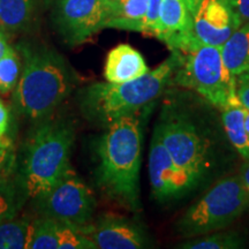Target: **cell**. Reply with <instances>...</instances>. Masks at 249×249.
<instances>
[{
  "label": "cell",
  "instance_id": "obj_1",
  "mask_svg": "<svg viewBox=\"0 0 249 249\" xmlns=\"http://www.w3.org/2000/svg\"><path fill=\"white\" fill-rule=\"evenodd\" d=\"M154 107L155 103L113 121L105 128L98 142L96 169L98 186L112 200L134 213L141 209L140 170L143 135Z\"/></svg>",
  "mask_w": 249,
  "mask_h": 249
},
{
  "label": "cell",
  "instance_id": "obj_2",
  "mask_svg": "<svg viewBox=\"0 0 249 249\" xmlns=\"http://www.w3.org/2000/svg\"><path fill=\"white\" fill-rule=\"evenodd\" d=\"M181 62L182 53L171 51L161 64L139 79L123 83H91L80 90V110L90 123L107 128L121 117L154 104L172 86L173 75Z\"/></svg>",
  "mask_w": 249,
  "mask_h": 249
},
{
  "label": "cell",
  "instance_id": "obj_3",
  "mask_svg": "<svg viewBox=\"0 0 249 249\" xmlns=\"http://www.w3.org/2000/svg\"><path fill=\"white\" fill-rule=\"evenodd\" d=\"M22 70L12 97L21 116L40 123L60 107L71 91L75 77L65 59L45 46L20 48Z\"/></svg>",
  "mask_w": 249,
  "mask_h": 249
},
{
  "label": "cell",
  "instance_id": "obj_4",
  "mask_svg": "<svg viewBox=\"0 0 249 249\" xmlns=\"http://www.w3.org/2000/svg\"><path fill=\"white\" fill-rule=\"evenodd\" d=\"M74 141L75 130L70 121H40L28 139L15 180L24 200L45 192L66 172Z\"/></svg>",
  "mask_w": 249,
  "mask_h": 249
},
{
  "label": "cell",
  "instance_id": "obj_5",
  "mask_svg": "<svg viewBox=\"0 0 249 249\" xmlns=\"http://www.w3.org/2000/svg\"><path fill=\"white\" fill-rule=\"evenodd\" d=\"M203 124L185 107L169 102L161 108L155 127L173 160L192 173L200 185L217 166L216 145Z\"/></svg>",
  "mask_w": 249,
  "mask_h": 249
},
{
  "label": "cell",
  "instance_id": "obj_6",
  "mask_svg": "<svg viewBox=\"0 0 249 249\" xmlns=\"http://www.w3.org/2000/svg\"><path fill=\"white\" fill-rule=\"evenodd\" d=\"M249 208V197L238 176L227 177L211 187L180 217L176 230L183 238H193L224 230Z\"/></svg>",
  "mask_w": 249,
  "mask_h": 249
},
{
  "label": "cell",
  "instance_id": "obj_7",
  "mask_svg": "<svg viewBox=\"0 0 249 249\" xmlns=\"http://www.w3.org/2000/svg\"><path fill=\"white\" fill-rule=\"evenodd\" d=\"M172 85L194 90L210 105L222 108L236 89V77L225 66L222 48L197 42L182 53Z\"/></svg>",
  "mask_w": 249,
  "mask_h": 249
},
{
  "label": "cell",
  "instance_id": "obj_8",
  "mask_svg": "<svg viewBox=\"0 0 249 249\" xmlns=\"http://www.w3.org/2000/svg\"><path fill=\"white\" fill-rule=\"evenodd\" d=\"M33 202L39 216L80 230L92 222L97 205L92 191L77 176L71 165L57 182L34 197Z\"/></svg>",
  "mask_w": 249,
  "mask_h": 249
},
{
  "label": "cell",
  "instance_id": "obj_9",
  "mask_svg": "<svg viewBox=\"0 0 249 249\" xmlns=\"http://www.w3.org/2000/svg\"><path fill=\"white\" fill-rule=\"evenodd\" d=\"M149 178L152 197L160 203L181 200L200 186L192 173L173 160L156 129L149 149Z\"/></svg>",
  "mask_w": 249,
  "mask_h": 249
},
{
  "label": "cell",
  "instance_id": "obj_10",
  "mask_svg": "<svg viewBox=\"0 0 249 249\" xmlns=\"http://www.w3.org/2000/svg\"><path fill=\"white\" fill-rule=\"evenodd\" d=\"M111 0H57L53 23L65 43L77 45L104 29Z\"/></svg>",
  "mask_w": 249,
  "mask_h": 249
},
{
  "label": "cell",
  "instance_id": "obj_11",
  "mask_svg": "<svg viewBox=\"0 0 249 249\" xmlns=\"http://www.w3.org/2000/svg\"><path fill=\"white\" fill-rule=\"evenodd\" d=\"M82 232L97 249H143L151 247V238L141 224L114 213H105L83 227Z\"/></svg>",
  "mask_w": 249,
  "mask_h": 249
},
{
  "label": "cell",
  "instance_id": "obj_12",
  "mask_svg": "<svg viewBox=\"0 0 249 249\" xmlns=\"http://www.w3.org/2000/svg\"><path fill=\"white\" fill-rule=\"evenodd\" d=\"M193 22L198 42L219 48L244 24L230 0H203L193 15Z\"/></svg>",
  "mask_w": 249,
  "mask_h": 249
},
{
  "label": "cell",
  "instance_id": "obj_13",
  "mask_svg": "<svg viewBox=\"0 0 249 249\" xmlns=\"http://www.w3.org/2000/svg\"><path fill=\"white\" fill-rule=\"evenodd\" d=\"M154 37L170 51L183 53L198 42L194 35L193 14L183 0H161Z\"/></svg>",
  "mask_w": 249,
  "mask_h": 249
},
{
  "label": "cell",
  "instance_id": "obj_14",
  "mask_svg": "<svg viewBox=\"0 0 249 249\" xmlns=\"http://www.w3.org/2000/svg\"><path fill=\"white\" fill-rule=\"evenodd\" d=\"M149 71L141 52L129 44H119L107 55L104 77L107 82L123 83L139 79Z\"/></svg>",
  "mask_w": 249,
  "mask_h": 249
},
{
  "label": "cell",
  "instance_id": "obj_15",
  "mask_svg": "<svg viewBox=\"0 0 249 249\" xmlns=\"http://www.w3.org/2000/svg\"><path fill=\"white\" fill-rule=\"evenodd\" d=\"M220 110L223 127L230 143L245 160H249V139L245 127L244 105L239 99L236 89Z\"/></svg>",
  "mask_w": 249,
  "mask_h": 249
},
{
  "label": "cell",
  "instance_id": "obj_16",
  "mask_svg": "<svg viewBox=\"0 0 249 249\" xmlns=\"http://www.w3.org/2000/svg\"><path fill=\"white\" fill-rule=\"evenodd\" d=\"M149 0H111V12L105 28L142 33Z\"/></svg>",
  "mask_w": 249,
  "mask_h": 249
},
{
  "label": "cell",
  "instance_id": "obj_17",
  "mask_svg": "<svg viewBox=\"0 0 249 249\" xmlns=\"http://www.w3.org/2000/svg\"><path fill=\"white\" fill-rule=\"evenodd\" d=\"M223 60L234 77L249 73V22L232 34L222 46Z\"/></svg>",
  "mask_w": 249,
  "mask_h": 249
},
{
  "label": "cell",
  "instance_id": "obj_18",
  "mask_svg": "<svg viewBox=\"0 0 249 249\" xmlns=\"http://www.w3.org/2000/svg\"><path fill=\"white\" fill-rule=\"evenodd\" d=\"M36 0H0V29L15 34L26 29L35 13Z\"/></svg>",
  "mask_w": 249,
  "mask_h": 249
},
{
  "label": "cell",
  "instance_id": "obj_19",
  "mask_svg": "<svg viewBox=\"0 0 249 249\" xmlns=\"http://www.w3.org/2000/svg\"><path fill=\"white\" fill-rule=\"evenodd\" d=\"M246 246V238L236 231H213L180 242L182 249H240Z\"/></svg>",
  "mask_w": 249,
  "mask_h": 249
},
{
  "label": "cell",
  "instance_id": "obj_20",
  "mask_svg": "<svg viewBox=\"0 0 249 249\" xmlns=\"http://www.w3.org/2000/svg\"><path fill=\"white\" fill-rule=\"evenodd\" d=\"M30 226L28 219L17 218L0 223V249H27Z\"/></svg>",
  "mask_w": 249,
  "mask_h": 249
},
{
  "label": "cell",
  "instance_id": "obj_21",
  "mask_svg": "<svg viewBox=\"0 0 249 249\" xmlns=\"http://www.w3.org/2000/svg\"><path fill=\"white\" fill-rule=\"evenodd\" d=\"M27 249H58L57 220L42 216L33 220Z\"/></svg>",
  "mask_w": 249,
  "mask_h": 249
},
{
  "label": "cell",
  "instance_id": "obj_22",
  "mask_svg": "<svg viewBox=\"0 0 249 249\" xmlns=\"http://www.w3.org/2000/svg\"><path fill=\"white\" fill-rule=\"evenodd\" d=\"M22 60L17 50L8 46L7 51L0 58V93H13L20 79Z\"/></svg>",
  "mask_w": 249,
  "mask_h": 249
},
{
  "label": "cell",
  "instance_id": "obj_23",
  "mask_svg": "<svg viewBox=\"0 0 249 249\" xmlns=\"http://www.w3.org/2000/svg\"><path fill=\"white\" fill-rule=\"evenodd\" d=\"M23 200V196L15 180H12V177L0 181V223L15 218Z\"/></svg>",
  "mask_w": 249,
  "mask_h": 249
},
{
  "label": "cell",
  "instance_id": "obj_24",
  "mask_svg": "<svg viewBox=\"0 0 249 249\" xmlns=\"http://www.w3.org/2000/svg\"><path fill=\"white\" fill-rule=\"evenodd\" d=\"M58 249H97L89 236L82 230L68 224L57 222Z\"/></svg>",
  "mask_w": 249,
  "mask_h": 249
},
{
  "label": "cell",
  "instance_id": "obj_25",
  "mask_svg": "<svg viewBox=\"0 0 249 249\" xmlns=\"http://www.w3.org/2000/svg\"><path fill=\"white\" fill-rule=\"evenodd\" d=\"M12 114L7 105L0 99V149H11Z\"/></svg>",
  "mask_w": 249,
  "mask_h": 249
},
{
  "label": "cell",
  "instance_id": "obj_26",
  "mask_svg": "<svg viewBox=\"0 0 249 249\" xmlns=\"http://www.w3.org/2000/svg\"><path fill=\"white\" fill-rule=\"evenodd\" d=\"M161 0H149V8L143 20V34L154 36L156 27H157L158 18H160Z\"/></svg>",
  "mask_w": 249,
  "mask_h": 249
},
{
  "label": "cell",
  "instance_id": "obj_27",
  "mask_svg": "<svg viewBox=\"0 0 249 249\" xmlns=\"http://www.w3.org/2000/svg\"><path fill=\"white\" fill-rule=\"evenodd\" d=\"M14 164L15 157L11 149H0V181L11 178Z\"/></svg>",
  "mask_w": 249,
  "mask_h": 249
},
{
  "label": "cell",
  "instance_id": "obj_28",
  "mask_svg": "<svg viewBox=\"0 0 249 249\" xmlns=\"http://www.w3.org/2000/svg\"><path fill=\"white\" fill-rule=\"evenodd\" d=\"M236 92L242 105L249 107V73L236 77Z\"/></svg>",
  "mask_w": 249,
  "mask_h": 249
},
{
  "label": "cell",
  "instance_id": "obj_29",
  "mask_svg": "<svg viewBox=\"0 0 249 249\" xmlns=\"http://www.w3.org/2000/svg\"><path fill=\"white\" fill-rule=\"evenodd\" d=\"M242 22H249V0H230Z\"/></svg>",
  "mask_w": 249,
  "mask_h": 249
},
{
  "label": "cell",
  "instance_id": "obj_30",
  "mask_svg": "<svg viewBox=\"0 0 249 249\" xmlns=\"http://www.w3.org/2000/svg\"><path fill=\"white\" fill-rule=\"evenodd\" d=\"M239 178H240L242 186H244L245 191L249 197V160H247V163L242 166L240 173H239Z\"/></svg>",
  "mask_w": 249,
  "mask_h": 249
},
{
  "label": "cell",
  "instance_id": "obj_31",
  "mask_svg": "<svg viewBox=\"0 0 249 249\" xmlns=\"http://www.w3.org/2000/svg\"><path fill=\"white\" fill-rule=\"evenodd\" d=\"M183 1L186 2V5L188 6L189 11H191V13L194 15L195 12L197 11L198 6L201 5V2L203 1V0H183Z\"/></svg>",
  "mask_w": 249,
  "mask_h": 249
},
{
  "label": "cell",
  "instance_id": "obj_32",
  "mask_svg": "<svg viewBox=\"0 0 249 249\" xmlns=\"http://www.w3.org/2000/svg\"><path fill=\"white\" fill-rule=\"evenodd\" d=\"M244 112H245V127L249 139V107H244Z\"/></svg>",
  "mask_w": 249,
  "mask_h": 249
}]
</instances>
